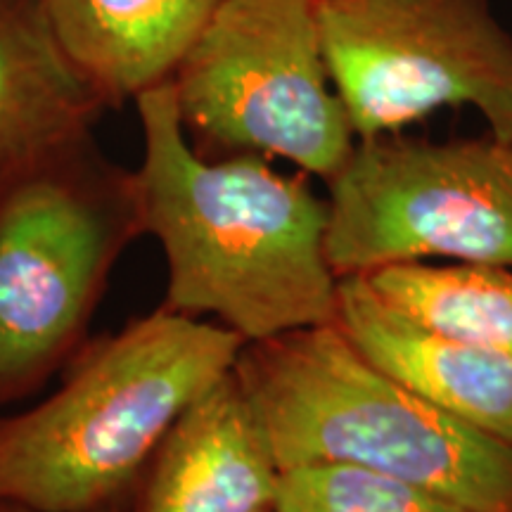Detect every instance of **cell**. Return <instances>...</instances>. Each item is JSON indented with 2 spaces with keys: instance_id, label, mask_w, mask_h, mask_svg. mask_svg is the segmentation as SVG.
<instances>
[{
  "instance_id": "1",
  "label": "cell",
  "mask_w": 512,
  "mask_h": 512,
  "mask_svg": "<svg viewBox=\"0 0 512 512\" xmlns=\"http://www.w3.org/2000/svg\"><path fill=\"white\" fill-rule=\"evenodd\" d=\"M143 133L136 176L143 235L166 261V309L211 316L259 342L335 323L328 197L268 157H207L190 143L171 81L133 100Z\"/></svg>"
},
{
  "instance_id": "2",
  "label": "cell",
  "mask_w": 512,
  "mask_h": 512,
  "mask_svg": "<svg viewBox=\"0 0 512 512\" xmlns=\"http://www.w3.org/2000/svg\"><path fill=\"white\" fill-rule=\"evenodd\" d=\"M242 347L226 325L166 306L86 344L48 399L0 418V498L38 512L124 503L174 422Z\"/></svg>"
},
{
  "instance_id": "3",
  "label": "cell",
  "mask_w": 512,
  "mask_h": 512,
  "mask_svg": "<svg viewBox=\"0 0 512 512\" xmlns=\"http://www.w3.org/2000/svg\"><path fill=\"white\" fill-rule=\"evenodd\" d=\"M233 373L283 472L361 467L475 512H512V446L384 373L337 323L245 342Z\"/></svg>"
},
{
  "instance_id": "4",
  "label": "cell",
  "mask_w": 512,
  "mask_h": 512,
  "mask_svg": "<svg viewBox=\"0 0 512 512\" xmlns=\"http://www.w3.org/2000/svg\"><path fill=\"white\" fill-rule=\"evenodd\" d=\"M140 235L136 176L93 133L0 176V408L86 347L107 280Z\"/></svg>"
},
{
  "instance_id": "5",
  "label": "cell",
  "mask_w": 512,
  "mask_h": 512,
  "mask_svg": "<svg viewBox=\"0 0 512 512\" xmlns=\"http://www.w3.org/2000/svg\"><path fill=\"white\" fill-rule=\"evenodd\" d=\"M169 81L202 155L278 157L323 181L354 155L318 0H219Z\"/></svg>"
},
{
  "instance_id": "6",
  "label": "cell",
  "mask_w": 512,
  "mask_h": 512,
  "mask_svg": "<svg viewBox=\"0 0 512 512\" xmlns=\"http://www.w3.org/2000/svg\"><path fill=\"white\" fill-rule=\"evenodd\" d=\"M328 185L337 278L427 259L512 271V140H358Z\"/></svg>"
},
{
  "instance_id": "7",
  "label": "cell",
  "mask_w": 512,
  "mask_h": 512,
  "mask_svg": "<svg viewBox=\"0 0 512 512\" xmlns=\"http://www.w3.org/2000/svg\"><path fill=\"white\" fill-rule=\"evenodd\" d=\"M335 91L358 140L475 107L512 140V38L486 0H318Z\"/></svg>"
},
{
  "instance_id": "8",
  "label": "cell",
  "mask_w": 512,
  "mask_h": 512,
  "mask_svg": "<svg viewBox=\"0 0 512 512\" xmlns=\"http://www.w3.org/2000/svg\"><path fill=\"white\" fill-rule=\"evenodd\" d=\"M363 356L422 399L512 446V358L389 304L366 275L339 278L337 318Z\"/></svg>"
},
{
  "instance_id": "9",
  "label": "cell",
  "mask_w": 512,
  "mask_h": 512,
  "mask_svg": "<svg viewBox=\"0 0 512 512\" xmlns=\"http://www.w3.org/2000/svg\"><path fill=\"white\" fill-rule=\"evenodd\" d=\"M283 470L233 370L185 408L136 491L138 512H273Z\"/></svg>"
},
{
  "instance_id": "10",
  "label": "cell",
  "mask_w": 512,
  "mask_h": 512,
  "mask_svg": "<svg viewBox=\"0 0 512 512\" xmlns=\"http://www.w3.org/2000/svg\"><path fill=\"white\" fill-rule=\"evenodd\" d=\"M105 110L43 0H0V176L91 136Z\"/></svg>"
},
{
  "instance_id": "11",
  "label": "cell",
  "mask_w": 512,
  "mask_h": 512,
  "mask_svg": "<svg viewBox=\"0 0 512 512\" xmlns=\"http://www.w3.org/2000/svg\"><path fill=\"white\" fill-rule=\"evenodd\" d=\"M219 0H43L55 34L107 107L169 81Z\"/></svg>"
},
{
  "instance_id": "12",
  "label": "cell",
  "mask_w": 512,
  "mask_h": 512,
  "mask_svg": "<svg viewBox=\"0 0 512 512\" xmlns=\"http://www.w3.org/2000/svg\"><path fill=\"white\" fill-rule=\"evenodd\" d=\"M366 280L408 316L512 358L510 268L411 261L377 268Z\"/></svg>"
},
{
  "instance_id": "13",
  "label": "cell",
  "mask_w": 512,
  "mask_h": 512,
  "mask_svg": "<svg viewBox=\"0 0 512 512\" xmlns=\"http://www.w3.org/2000/svg\"><path fill=\"white\" fill-rule=\"evenodd\" d=\"M273 512H475L465 505L349 465H306L280 477Z\"/></svg>"
},
{
  "instance_id": "14",
  "label": "cell",
  "mask_w": 512,
  "mask_h": 512,
  "mask_svg": "<svg viewBox=\"0 0 512 512\" xmlns=\"http://www.w3.org/2000/svg\"><path fill=\"white\" fill-rule=\"evenodd\" d=\"M0 512H38V510L29 508V505L8 501V498H0Z\"/></svg>"
},
{
  "instance_id": "15",
  "label": "cell",
  "mask_w": 512,
  "mask_h": 512,
  "mask_svg": "<svg viewBox=\"0 0 512 512\" xmlns=\"http://www.w3.org/2000/svg\"><path fill=\"white\" fill-rule=\"evenodd\" d=\"M107 512H133V510H124V508H117V510H107Z\"/></svg>"
}]
</instances>
